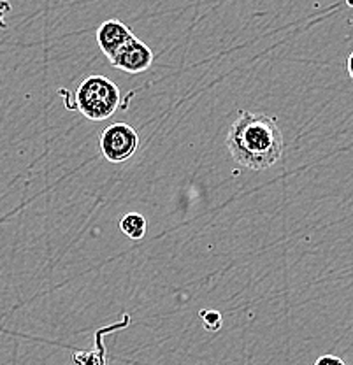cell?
I'll list each match as a JSON object with an SVG mask.
<instances>
[{
  "mask_svg": "<svg viewBox=\"0 0 353 365\" xmlns=\"http://www.w3.org/2000/svg\"><path fill=\"white\" fill-rule=\"evenodd\" d=\"M225 143L230 157L250 170H267L282 160L285 150L278 121L265 113H239Z\"/></svg>",
  "mask_w": 353,
  "mask_h": 365,
  "instance_id": "obj_1",
  "label": "cell"
},
{
  "mask_svg": "<svg viewBox=\"0 0 353 365\" xmlns=\"http://www.w3.org/2000/svg\"><path fill=\"white\" fill-rule=\"evenodd\" d=\"M76 108L92 121H104L116 113L120 106V90L106 76H90L79 83L74 95Z\"/></svg>",
  "mask_w": 353,
  "mask_h": 365,
  "instance_id": "obj_2",
  "label": "cell"
},
{
  "mask_svg": "<svg viewBox=\"0 0 353 365\" xmlns=\"http://www.w3.org/2000/svg\"><path fill=\"white\" fill-rule=\"evenodd\" d=\"M101 151L108 162H127L139 148V134L128 123H113L101 134Z\"/></svg>",
  "mask_w": 353,
  "mask_h": 365,
  "instance_id": "obj_3",
  "label": "cell"
},
{
  "mask_svg": "<svg viewBox=\"0 0 353 365\" xmlns=\"http://www.w3.org/2000/svg\"><path fill=\"white\" fill-rule=\"evenodd\" d=\"M153 51L150 46L143 43L135 36H132L120 49L116 55L113 56L111 66L120 68V71L128 72V74H141V72L148 71L153 63Z\"/></svg>",
  "mask_w": 353,
  "mask_h": 365,
  "instance_id": "obj_4",
  "label": "cell"
},
{
  "mask_svg": "<svg viewBox=\"0 0 353 365\" xmlns=\"http://www.w3.org/2000/svg\"><path fill=\"white\" fill-rule=\"evenodd\" d=\"M134 36L132 30L120 20H108L97 29V43L108 60L111 62L118 49Z\"/></svg>",
  "mask_w": 353,
  "mask_h": 365,
  "instance_id": "obj_5",
  "label": "cell"
},
{
  "mask_svg": "<svg viewBox=\"0 0 353 365\" xmlns=\"http://www.w3.org/2000/svg\"><path fill=\"white\" fill-rule=\"evenodd\" d=\"M148 222L139 212H128L120 220V230L132 241H139L146 235Z\"/></svg>",
  "mask_w": 353,
  "mask_h": 365,
  "instance_id": "obj_6",
  "label": "cell"
},
{
  "mask_svg": "<svg viewBox=\"0 0 353 365\" xmlns=\"http://www.w3.org/2000/svg\"><path fill=\"white\" fill-rule=\"evenodd\" d=\"M200 318L204 319V329L216 332L218 329H222V314L216 313V311H203Z\"/></svg>",
  "mask_w": 353,
  "mask_h": 365,
  "instance_id": "obj_7",
  "label": "cell"
},
{
  "mask_svg": "<svg viewBox=\"0 0 353 365\" xmlns=\"http://www.w3.org/2000/svg\"><path fill=\"white\" fill-rule=\"evenodd\" d=\"M313 365H347L339 356H334V355H324L317 360Z\"/></svg>",
  "mask_w": 353,
  "mask_h": 365,
  "instance_id": "obj_8",
  "label": "cell"
},
{
  "mask_svg": "<svg viewBox=\"0 0 353 365\" xmlns=\"http://www.w3.org/2000/svg\"><path fill=\"white\" fill-rule=\"evenodd\" d=\"M347 68H348V76L353 79V51L348 56V62H347Z\"/></svg>",
  "mask_w": 353,
  "mask_h": 365,
  "instance_id": "obj_9",
  "label": "cell"
}]
</instances>
